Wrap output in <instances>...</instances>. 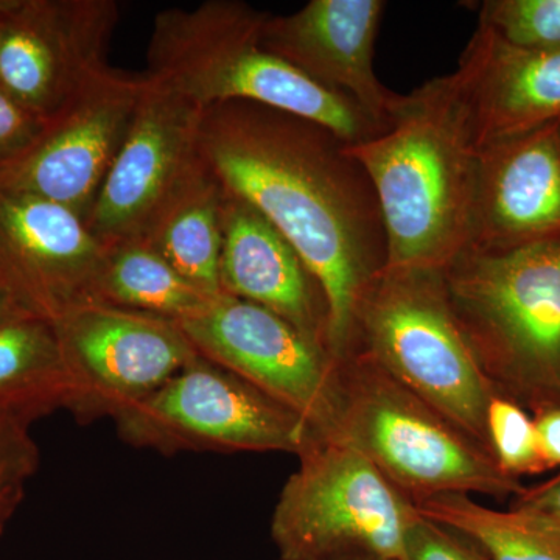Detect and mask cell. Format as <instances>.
<instances>
[{"mask_svg":"<svg viewBox=\"0 0 560 560\" xmlns=\"http://www.w3.org/2000/svg\"><path fill=\"white\" fill-rule=\"evenodd\" d=\"M70 385L54 324L25 316L0 326V411L35 422L68 408Z\"/></svg>","mask_w":560,"mask_h":560,"instance_id":"19","label":"cell"},{"mask_svg":"<svg viewBox=\"0 0 560 560\" xmlns=\"http://www.w3.org/2000/svg\"><path fill=\"white\" fill-rule=\"evenodd\" d=\"M341 560H381V559L366 558V556H357V558H348V559H341Z\"/></svg>","mask_w":560,"mask_h":560,"instance_id":"31","label":"cell"},{"mask_svg":"<svg viewBox=\"0 0 560 560\" xmlns=\"http://www.w3.org/2000/svg\"><path fill=\"white\" fill-rule=\"evenodd\" d=\"M271 518L280 560H399L419 511L370 459L335 438L301 453Z\"/></svg>","mask_w":560,"mask_h":560,"instance_id":"7","label":"cell"},{"mask_svg":"<svg viewBox=\"0 0 560 560\" xmlns=\"http://www.w3.org/2000/svg\"><path fill=\"white\" fill-rule=\"evenodd\" d=\"M560 234V120L480 149L469 249L503 250Z\"/></svg>","mask_w":560,"mask_h":560,"instance_id":"16","label":"cell"},{"mask_svg":"<svg viewBox=\"0 0 560 560\" xmlns=\"http://www.w3.org/2000/svg\"><path fill=\"white\" fill-rule=\"evenodd\" d=\"M223 201V186L209 168L142 242L191 285L212 298L223 294L220 289Z\"/></svg>","mask_w":560,"mask_h":560,"instance_id":"20","label":"cell"},{"mask_svg":"<svg viewBox=\"0 0 560 560\" xmlns=\"http://www.w3.org/2000/svg\"><path fill=\"white\" fill-rule=\"evenodd\" d=\"M385 9L383 0H312L287 16L267 14L260 40L265 49L352 98L389 128L404 95L375 75V40Z\"/></svg>","mask_w":560,"mask_h":560,"instance_id":"15","label":"cell"},{"mask_svg":"<svg viewBox=\"0 0 560 560\" xmlns=\"http://www.w3.org/2000/svg\"><path fill=\"white\" fill-rule=\"evenodd\" d=\"M114 0H0V86L47 124L109 68Z\"/></svg>","mask_w":560,"mask_h":560,"instance_id":"12","label":"cell"},{"mask_svg":"<svg viewBox=\"0 0 560 560\" xmlns=\"http://www.w3.org/2000/svg\"><path fill=\"white\" fill-rule=\"evenodd\" d=\"M348 149L377 194L386 270L444 271L469 249L480 150L456 70L404 95L388 130Z\"/></svg>","mask_w":560,"mask_h":560,"instance_id":"2","label":"cell"},{"mask_svg":"<svg viewBox=\"0 0 560 560\" xmlns=\"http://www.w3.org/2000/svg\"><path fill=\"white\" fill-rule=\"evenodd\" d=\"M25 316H33L25 311L24 307L14 300L13 294L0 287V326L3 324L13 323V320L25 318ZM38 318V316H36Z\"/></svg>","mask_w":560,"mask_h":560,"instance_id":"30","label":"cell"},{"mask_svg":"<svg viewBox=\"0 0 560 560\" xmlns=\"http://www.w3.org/2000/svg\"><path fill=\"white\" fill-rule=\"evenodd\" d=\"M511 508L560 530V474L539 486L525 488L512 500Z\"/></svg>","mask_w":560,"mask_h":560,"instance_id":"28","label":"cell"},{"mask_svg":"<svg viewBox=\"0 0 560 560\" xmlns=\"http://www.w3.org/2000/svg\"><path fill=\"white\" fill-rule=\"evenodd\" d=\"M178 324L205 359L296 412L319 438H334L337 363L296 327L230 294Z\"/></svg>","mask_w":560,"mask_h":560,"instance_id":"11","label":"cell"},{"mask_svg":"<svg viewBox=\"0 0 560 560\" xmlns=\"http://www.w3.org/2000/svg\"><path fill=\"white\" fill-rule=\"evenodd\" d=\"M68 372V410L113 418L147 399L200 357L178 323L92 302L54 323Z\"/></svg>","mask_w":560,"mask_h":560,"instance_id":"9","label":"cell"},{"mask_svg":"<svg viewBox=\"0 0 560 560\" xmlns=\"http://www.w3.org/2000/svg\"><path fill=\"white\" fill-rule=\"evenodd\" d=\"M142 95L86 224L105 248L143 242L162 217L209 172L202 110L143 75Z\"/></svg>","mask_w":560,"mask_h":560,"instance_id":"10","label":"cell"},{"mask_svg":"<svg viewBox=\"0 0 560 560\" xmlns=\"http://www.w3.org/2000/svg\"><path fill=\"white\" fill-rule=\"evenodd\" d=\"M419 514L477 545L489 560H560V530L517 510H492L466 493L416 501Z\"/></svg>","mask_w":560,"mask_h":560,"instance_id":"22","label":"cell"},{"mask_svg":"<svg viewBox=\"0 0 560 560\" xmlns=\"http://www.w3.org/2000/svg\"><path fill=\"white\" fill-rule=\"evenodd\" d=\"M47 121L0 86V168L13 164L46 130Z\"/></svg>","mask_w":560,"mask_h":560,"instance_id":"27","label":"cell"},{"mask_svg":"<svg viewBox=\"0 0 560 560\" xmlns=\"http://www.w3.org/2000/svg\"><path fill=\"white\" fill-rule=\"evenodd\" d=\"M32 419L0 411V533L24 500L35 475L39 451L31 434Z\"/></svg>","mask_w":560,"mask_h":560,"instance_id":"25","label":"cell"},{"mask_svg":"<svg viewBox=\"0 0 560 560\" xmlns=\"http://www.w3.org/2000/svg\"><path fill=\"white\" fill-rule=\"evenodd\" d=\"M173 270L142 242L106 248L97 283V302L160 318L189 319L215 301Z\"/></svg>","mask_w":560,"mask_h":560,"instance_id":"21","label":"cell"},{"mask_svg":"<svg viewBox=\"0 0 560 560\" xmlns=\"http://www.w3.org/2000/svg\"><path fill=\"white\" fill-rule=\"evenodd\" d=\"M489 451L510 477L537 475L545 469L533 415L508 397L493 394L486 416Z\"/></svg>","mask_w":560,"mask_h":560,"instance_id":"23","label":"cell"},{"mask_svg":"<svg viewBox=\"0 0 560 560\" xmlns=\"http://www.w3.org/2000/svg\"><path fill=\"white\" fill-rule=\"evenodd\" d=\"M456 72L478 150L560 120V49H522L478 25Z\"/></svg>","mask_w":560,"mask_h":560,"instance_id":"18","label":"cell"},{"mask_svg":"<svg viewBox=\"0 0 560 560\" xmlns=\"http://www.w3.org/2000/svg\"><path fill=\"white\" fill-rule=\"evenodd\" d=\"M478 25L522 49H560V0H486Z\"/></svg>","mask_w":560,"mask_h":560,"instance_id":"24","label":"cell"},{"mask_svg":"<svg viewBox=\"0 0 560 560\" xmlns=\"http://www.w3.org/2000/svg\"><path fill=\"white\" fill-rule=\"evenodd\" d=\"M143 84V75L106 69L47 124L27 153L0 168V184L86 221L130 131Z\"/></svg>","mask_w":560,"mask_h":560,"instance_id":"13","label":"cell"},{"mask_svg":"<svg viewBox=\"0 0 560 560\" xmlns=\"http://www.w3.org/2000/svg\"><path fill=\"white\" fill-rule=\"evenodd\" d=\"M105 256L75 212L0 184V287L31 315L54 324L97 302Z\"/></svg>","mask_w":560,"mask_h":560,"instance_id":"14","label":"cell"},{"mask_svg":"<svg viewBox=\"0 0 560 560\" xmlns=\"http://www.w3.org/2000/svg\"><path fill=\"white\" fill-rule=\"evenodd\" d=\"M337 381L335 440L370 459L415 503L445 493L506 500L525 490L480 442L364 353L337 363Z\"/></svg>","mask_w":560,"mask_h":560,"instance_id":"5","label":"cell"},{"mask_svg":"<svg viewBox=\"0 0 560 560\" xmlns=\"http://www.w3.org/2000/svg\"><path fill=\"white\" fill-rule=\"evenodd\" d=\"M353 352L489 451L486 416L495 390L460 331L442 271H383L357 312Z\"/></svg>","mask_w":560,"mask_h":560,"instance_id":"6","label":"cell"},{"mask_svg":"<svg viewBox=\"0 0 560 560\" xmlns=\"http://www.w3.org/2000/svg\"><path fill=\"white\" fill-rule=\"evenodd\" d=\"M545 469L560 467V408H551L533 416Z\"/></svg>","mask_w":560,"mask_h":560,"instance_id":"29","label":"cell"},{"mask_svg":"<svg viewBox=\"0 0 560 560\" xmlns=\"http://www.w3.org/2000/svg\"><path fill=\"white\" fill-rule=\"evenodd\" d=\"M125 441L172 455L285 452L319 438L296 412L205 357L116 419Z\"/></svg>","mask_w":560,"mask_h":560,"instance_id":"8","label":"cell"},{"mask_svg":"<svg viewBox=\"0 0 560 560\" xmlns=\"http://www.w3.org/2000/svg\"><path fill=\"white\" fill-rule=\"evenodd\" d=\"M442 276L493 390L533 416L560 408V234L517 248L464 250Z\"/></svg>","mask_w":560,"mask_h":560,"instance_id":"4","label":"cell"},{"mask_svg":"<svg viewBox=\"0 0 560 560\" xmlns=\"http://www.w3.org/2000/svg\"><path fill=\"white\" fill-rule=\"evenodd\" d=\"M399 560H489L466 537L419 515L405 539Z\"/></svg>","mask_w":560,"mask_h":560,"instance_id":"26","label":"cell"},{"mask_svg":"<svg viewBox=\"0 0 560 560\" xmlns=\"http://www.w3.org/2000/svg\"><path fill=\"white\" fill-rule=\"evenodd\" d=\"M221 228V293L276 313L329 352L326 294L298 250L259 210L226 189Z\"/></svg>","mask_w":560,"mask_h":560,"instance_id":"17","label":"cell"},{"mask_svg":"<svg viewBox=\"0 0 560 560\" xmlns=\"http://www.w3.org/2000/svg\"><path fill=\"white\" fill-rule=\"evenodd\" d=\"M202 156L300 254L329 305V352L348 359L357 312L388 265L377 194L348 143L315 121L248 102L202 110Z\"/></svg>","mask_w":560,"mask_h":560,"instance_id":"1","label":"cell"},{"mask_svg":"<svg viewBox=\"0 0 560 560\" xmlns=\"http://www.w3.org/2000/svg\"><path fill=\"white\" fill-rule=\"evenodd\" d=\"M267 14L238 0H208L156 14L145 75L201 109L248 102L315 121L348 145L388 130L359 103L323 86L260 40Z\"/></svg>","mask_w":560,"mask_h":560,"instance_id":"3","label":"cell"}]
</instances>
